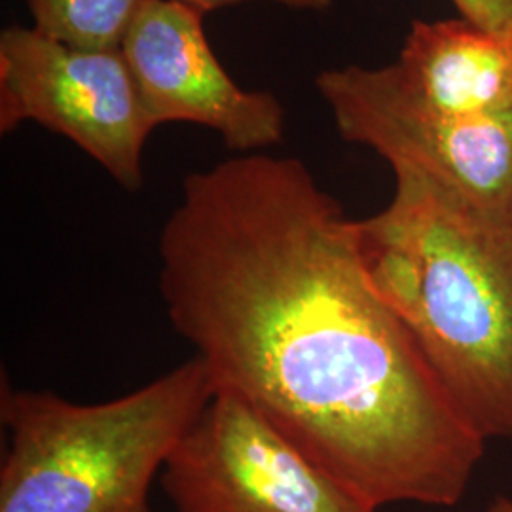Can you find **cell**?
I'll list each match as a JSON object with an SVG mask.
<instances>
[{
    "label": "cell",
    "instance_id": "1",
    "mask_svg": "<svg viewBox=\"0 0 512 512\" xmlns=\"http://www.w3.org/2000/svg\"><path fill=\"white\" fill-rule=\"evenodd\" d=\"M160 294L217 389L241 395L378 511L454 507L486 440L372 287L359 220L298 158L190 173L165 220Z\"/></svg>",
    "mask_w": 512,
    "mask_h": 512
},
{
    "label": "cell",
    "instance_id": "2",
    "mask_svg": "<svg viewBox=\"0 0 512 512\" xmlns=\"http://www.w3.org/2000/svg\"><path fill=\"white\" fill-rule=\"evenodd\" d=\"M359 220L366 274L482 439H512V219L397 167Z\"/></svg>",
    "mask_w": 512,
    "mask_h": 512
},
{
    "label": "cell",
    "instance_id": "3",
    "mask_svg": "<svg viewBox=\"0 0 512 512\" xmlns=\"http://www.w3.org/2000/svg\"><path fill=\"white\" fill-rule=\"evenodd\" d=\"M215 391L196 355L105 403H73L2 380L8 446L0 512H154V476Z\"/></svg>",
    "mask_w": 512,
    "mask_h": 512
},
{
    "label": "cell",
    "instance_id": "4",
    "mask_svg": "<svg viewBox=\"0 0 512 512\" xmlns=\"http://www.w3.org/2000/svg\"><path fill=\"white\" fill-rule=\"evenodd\" d=\"M37 122L92 156L129 192L143 188L150 120L122 48L90 50L38 29L0 35V131Z\"/></svg>",
    "mask_w": 512,
    "mask_h": 512
},
{
    "label": "cell",
    "instance_id": "5",
    "mask_svg": "<svg viewBox=\"0 0 512 512\" xmlns=\"http://www.w3.org/2000/svg\"><path fill=\"white\" fill-rule=\"evenodd\" d=\"M315 86L344 141L512 219V110L478 118L444 114L406 92L391 65L329 69Z\"/></svg>",
    "mask_w": 512,
    "mask_h": 512
},
{
    "label": "cell",
    "instance_id": "6",
    "mask_svg": "<svg viewBox=\"0 0 512 512\" xmlns=\"http://www.w3.org/2000/svg\"><path fill=\"white\" fill-rule=\"evenodd\" d=\"M162 486L177 512H376L230 389L169 454Z\"/></svg>",
    "mask_w": 512,
    "mask_h": 512
},
{
    "label": "cell",
    "instance_id": "7",
    "mask_svg": "<svg viewBox=\"0 0 512 512\" xmlns=\"http://www.w3.org/2000/svg\"><path fill=\"white\" fill-rule=\"evenodd\" d=\"M202 12L177 0H150L122 52L154 126L188 122L217 131L226 147L251 154L285 135V107L249 92L224 71L203 31Z\"/></svg>",
    "mask_w": 512,
    "mask_h": 512
},
{
    "label": "cell",
    "instance_id": "8",
    "mask_svg": "<svg viewBox=\"0 0 512 512\" xmlns=\"http://www.w3.org/2000/svg\"><path fill=\"white\" fill-rule=\"evenodd\" d=\"M391 67L406 92L444 114L512 110V37L467 19L414 21Z\"/></svg>",
    "mask_w": 512,
    "mask_h": 512
},
{
    "label": "cell",
    "instance_id": "9",
    "mask_svg": "<svg viewBox=\"0 0 512 512\" xmlns=\"http://www.w3.org/2000/svg\"><path fill=\"white\" fill-rule=\"evenodd\" d=\"M150 0H27L35 29L65 44L116 50Z\"/></svg>",
    "mask_w": 512,
    "mask_h": 512
},
{
    "label": "cell",
    "instance_id": "10",
    "mask_svg": "<svg viewBox=\"0 0 512 512\" xmlns=\"http://www.w3.org/2000/svg\"><path fill=\"white\" fill-rule=\"evenodd\" d=\"M461 19L492 33L512 37V0H452Z\"/></svg>",
    "mask_w": 512,
    "mask_h": 512
},
{
    "label": "cell",
    "instance_id": "11",
    "mask_svg": "<svg viewBox=\"0 0 512 512\" xmlns=\"http://www.w3.org/2000/svg\"><path fill=\"white\" fill-rule=\"evenodd\" d=\"M181 4H186L202 14H209L213 10H219L224 6H232V4H239V2H247V0H177ZM272 2H279L291 8H300V10H327L332 0H272Z\"/></svg>",
    "mask_w": 512,
    "mask_h": 512
},
{
    "label": "cell",
    "instance_id": "12",
    "mask_svg": "<svg viewBox=\"0 0 512 512\" xmlns=\"http://www.w3.org/2000/svg\"><path fill=\"white\" fill-rule=\"evenodd\" d=\"M488 512H512V499L509 497H497L490 505Z\"/></svg>",
    "mask_w": 512,
    "mask_h": 512
}]
</instances>
